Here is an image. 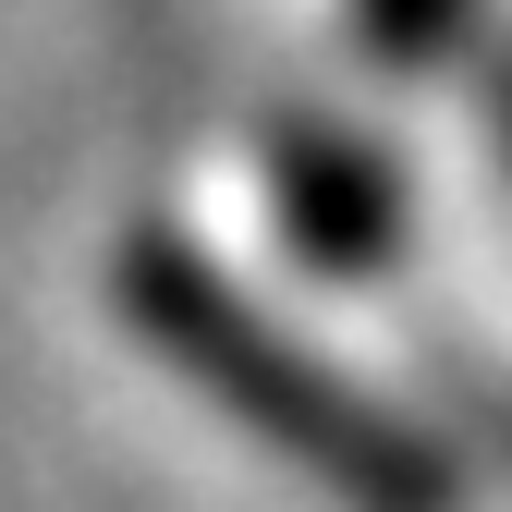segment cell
Here are the masks:
<instances>
[{"mask_svg":"<svg viewBox=\"0 0 512 512\" xmlns=\"http://www.w3.org/2000/svg\"><path fill=\"white\" fill-rule=\"evenodd\" d=\"M269 183H281V232H293L305 269L366 281L378 256L403 244V183L378 171L354 135H330V122H281L269 135Z\"/></svg>","mask_w":512,"mask_h":512,"instance_id":"obj_2","label":"cell"},{"mask_svg":"<svg viewBox=\"0 0 512 512\" xmlns=\"http://www.w3.org/2000/svg\"><path fill=\"white\" fill-rule=\"evenodd\" d=\"M476 427L500 439V464H512V378H476Z\"/></svg>","mask_w":512,"mask_h":512,"instance_id":"obj_3","label":"cell"},{"mask_svg":"<svg viewBox=\"0 0 512 512\" xmlns=\"http://www.w3.org/2000/svg\"><path fill=\"white\" fill-rule=\"evenodd\" d=\"M488 135H500V159H512V61L488 74Z\"/></svg>","mask_w":512,"mask_h":512,"instance_id":"obj_4","label":"cell"},{"mask_svg":"<svg viewBox=\"0 0 512 512\" xmlns=\"http://www.w3.org/2000/svg\"><path fill=\"white\" fill-rule=\"evenodd\" d=\"M110 293H122L147 354H171L244 439H269V452L305 488H330L342 512H464V476H452V452H439L427 427H403L391 403H366L330 354H305L293 330H269V305H244L183 232H135L110 256Z\"/></svg>","mask_w":512,"mask_h":512,"instance_id":"obj_1","label":"cell"}]
</instances>
